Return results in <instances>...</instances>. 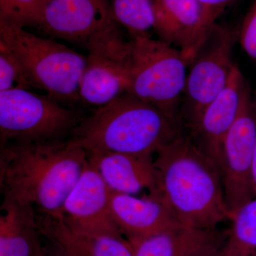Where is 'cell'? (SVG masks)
Here are the masks:
<instances>
[{"label": "cell", "mask_w": 256, "mask_h": 256, "mask_svg": "<svg viewBox=\"0 0 256 256\" xmlns=\"http://www.w3.org/2000/svg\"><path fill=\"white\" fill-rule=\"evenodd\" d=\"M156 154L158 186L149 195L165 205L178 223L214 228L230 220L220 168L191 138L180 134Z\"/></svg>", "instance_id": "cell-1"}, {"label": "cell", "mask_w": 256, "mask_h": 256, "mask_svg": "<svg viewBox=\"0 0 256 256\" xmlns=\"http://www.w3.org/2000/svg\"><path fill=\"white\" fill-rule=\"evenodd\" d=\"M0 150L3 197L28 203L40 214L60 217L88 164L86 152L68 139L8 144Z\"/></svg>", "instance_id": "cell-2"}, {"label": "cell", "mask_w": 256, "mask_h": 256, "mask_svg": "<svg viewBox=\"0 0 256 256\" xmlns=\"http://www.w3.org/2000/svg\"><path fill=\"white\" fill-rule=\"evenodd\" d=\"M180 120L126 92L84 118L68 138L87 153L153 156L180 134Z\"/></svg>", "instance_id": "cell-3"}, {"label": "cell", "mask_w": 256, "mask_h": 256, "mask_svg": "<svg viewBox=\"0 0 256 256\" xmlns=\"http://www.w3.org/2000/svg\"><path fill=\"white\" fill-rule=\"evenodd\" d=\"M0 44L22 64L32 86L56 100H79L86 57L54 40L0 20Z\"/></svg>", "instance_id": "cell-4"}, {"label": "cell", "mask_w": 256, "mask_h": 256, "mask_svg": "<svg viewBox=\"0 0 256 256\" xmlns=\"http://www.w3.org/2000/svg\"><path fill=\"white\" fill-rule=\"evenodd\" d=\"M129 92L178 120L188 64L181 50L151 36L131 38Z\"/></svg>", "instance_id": "cell-5"}, {"label": "cell", "mask_w": 256, "mask_h": 256, "mask_svg": "<svg viewBox=\"0 0 256 256\" xmlns=\"http://www.w3.org/2000/svg\"><path fill=\"white\" fill-rule=\"evenodd\" d=\"M84 118L28 89L0 92V148L68 139Z\"/></svg>", "instance_id": "cell-6"}, {"label": "cell", "mask_w": 256, "mask_h": 256, "mask_svg": "<svg viewBox=\"0 0 256 256\" xmlns=\"http://www.w3.org/2000/svg\"><path fill=\"white\" fill-rule=\"evenodd\" d=\"M236 34L216 24L188 64L182 109L190 130L202 112L226 86L236 64L233 52Z\"/></svg>", "instance_id": "cell-7"}, {"label": "cell", "mask_w": 256, "mask_h": 256, "mask_svg": "<svg viewBox=\"0 0 256 256\" xmlns=\"http://www.w3.org/2000/svg\"><path fill=\"white\" fill-rule=\"evenodd\" d=\"M120 25L102 32L86 46L88 50L79 90V100L100 107L129 92L131 40Z\"/></svg>", "instance_id": "cell-8"}, {"label": "cell", "mask_w": 256, "mask_h": 256, "mask_svg": "<svg viewBox=\"0 0 256 256\" xmlns=\"http://www.w3.org/2000/svg\"><path fill=\"white\" fill-rule=\"evenodd\" d=\"M256 144L254 102L246 86L238 114L223 144L220 172L230 220L256 197L254 178Z\"/></svg>", "instance_id": "cell-9"}, {"label": "cell", "mask_w": 256, "mask_h": 256, "mask_svg": "<svg viewBox=\"0 0 256 256\" xmlns=\"http://www.w3.org/2000/svg\"><path fill=\"white\" fill-rule=\"evenodd\" d=\"M117 25L110 0H45L36 28L54 38L86 46Z\"/></svg>", "instance_id": "cell-10"}, {"label": "cell", "mask_w": 256, "mask_h": 256, "mask_svg": "<svg viewBox=\"0 0 256 256\" xmlns=\"http://www.w3.org/2000/svg\"><path fill=\"white\" fill-rule=\"evenodd\" d=\"M112 191L89 162L64 202L60 218L70 228L122 236L110 210Z\"/></svg>", "instance_id": "cell-11"}, {"label": "cell", "mask_w": 256, "mask_h": 256, "mask_svg": "<svg viewBox=\"0 0 256 256\" xmlns=\"http://www.w3.org/2000/svg\"><path fill=\"white\" fill-rule=\"evenodd\" d=\"M198 0H154V31L188 64L216 24Z\"/></svg>", "instance_id": "cell-12"}, {"label": "cell", "mask_w": 256, "mask_h": 256, "mask_svg": "<svg viewBox=\"0 0 256 256\" xmlns=\"http://www.w3.org/2000/svg\"><path fill=\"white\" fill-rule=\"evenodd\" d=\"M246 86L242 72L236 64L226 86L207 106L196 126L191 130L192 140L218 168L222 162L224 139L238 116Z\"/></svg>", "instance_id": "cell-13"}, {"label": "cell", "mask_w": 256, "mask_h": 256, "mask_svg": "<svg viewBox=\"0 0 256 256\" xmlns=\"http://www.w3.org/2000/svg\"><path fill=\"white\" fill-rule=\"evenodd\" d=\"M110 210L116 226L129 242L182 226L165 205L150 195L139 198L112 191Z\"/></svg>", "instance_id": "cell-14"}, {"label": "cell", "mask_w": 256, "mask_h": 256, "mask_svg": "<svg viewBox=\"0 0 256 256\" xmlns=\"http://www.w3.org/2000/svg\"><path fill=\"white\" fill-rule=\"evenodd\" d=\"M230 229L178 226L129 242L134 256H213L224 246Z\"/></svg>", "instance_id": "cell-15"}, {"label": "cell", "mask_w": 256, "mask_h": 256, "mask_svg": "<svg viewBox=\"0 0 256 256\" xmlns=\"http://www.w3.org/2000/svg\"><path fill=\"white\" fill-rule=\"evenodd\" d=\"M37 222L41 236L65 256H134L124 236L80 232L60 217L38 213Z\"/></svg>", "instance_id": "cell-16"}, {"label": "cell", "mask_w": 256, "mask_h": 256, "mask_svg": "<svg viewBox=\"0 0 256 256\" xmlns=\"http://www.w3.org/2000/svg\"><path fill=\"white\" fill-rule=\"evenodd\" d=\"M88 158L111 191L131 195L156 192L158 175L152 156L92 152Z\"/></svg>", "instance_id": "cell-17"}, {"label": "cell", "mask_w": 256, "mask_h": 256, "mask_svg": "<svg viewBox=\"0 0 256 256\" xmlns=\"http://www.w3.org/2000/svg\"><path fill=\"white\" fill-rule=\"evenodd\" d=\"M37 212L28 203L3 197L0 208V256H33L42 245Z\"/></svg>", "instance_id": "cell-18"}, {"label": "cell", "mask_w": 256, "mask_h": 256, "mask_svg": "<svg viewBox=\"0 0 256 256\" xmlns=\"http://www.w3.org/2000/svg\"><path fill=\"white\" fill-rule=\"evenodd\" d=\"M226 242L213 256H252L256 254V197L232 217Z\"/></svg>", "instance_id": "cell-19"}, {"label": "cell", "mask_w": 256, "mask_h": 256, "mask_svg": "<svg viewBox=\"0 0 256 256\" xmlns=\"http://www.w3.org/2000/svg\"><path fill=\"white\" fill-rule=\"evenodd\" d=\"M154 0H110L116 22L131 38L151 36L154 30Z\"/></svg>", "instance_id": "cell-20"}, {"label": "cell", "mask_w": 256, "mask_h": 256, "mask_svg": "<svg viewBox=\"0 0 256 256\" xmlns=\"http://www.w3.org/2000/svg\"><path fill=\"white\" fill-rule=\"evenodd\" d=\"M45 0H0V20L24 28L36 26Z\"/></svg>", "instance_id": "cell-21"}, {"label": "cell", "mask_w": 256, "mask_h": 256, "mask_svg": "<svg viewBox=\"0 0 256 256\" xmlns=\"http://www.w3.org/2000/svg\"><path fill=\"white\" fill-rule=\"evenodd\" d=\"M33 88L22 66L8 48L0 44V92Z\"/></svg>", "instance_id": "cell-22"}, {"label": "cell", "mask_w": 256, "mask_h": 256, "mask_svg": "<svg viewBox=\"0 0 256 256\" xmlns=\"http://www.w3.org/2000/svg\"><path fill=\"white\" fill-rule=\"evenodd\" d=\"M238 38L244 52L250 58L256 60V0L244 18Z\"/></svg>", "instance_id": "cell-23"}, {"label": "cell", "mask_w": 256, "mask_h": 256, "mask_svg": "<svg viewBox=\"0 0 256 256\" xmlns=\"http://www.w3.org/2000/svg\"><path fill=\"white\" fill-rule=\"evenodd\" d=\"M237 1L238 0H198L210 20L214 22L228 6Z\"/></svg>", "instance_id": "cell-24"}, {"label": "cell", "mask_w": 256, "mask_h": 256, "mask_svg": "<svg viewBox=\"0 0 256 256\" xmlns=\"http://www.w3.org/2000/svg\"><path fill=\"white\" fill-rule=\"evenodd\" d=\"M50 247H45L47 256H65L58 248L52 244H50Z\"/></svg>", "instance_id": "cell-25"}, {"label": "cell", "mask_w": 256, "mask_h": 256, "mask_svg": "<svg viewBox=\"0 0 256 256\" xmlns=\"http://www.w3.org/2000/svg\"><path fill=\"white\" fill-rule=\"evenodd\" d=\"M254 109H255V121H256V144H255V154H254V184H255V188L256 192V98L254 101Z\"/></svg>", "instance_id": "cell-26"}, {"label": "cell", "mask_w": 256, "mask_h": 256, "mask_svg": "<svg viewBox=\"0 0 256 256\" xmlns=\"http://www.w3.org/2000/svg\"><path fill=\"white\" fill-rule=\"evenodd\" d=\"M33 256H47L46 248L43 246H40Z\"/></svg>", "instance_id": "cell-27"}, {"label": "cell", "mask_w": 256, "mask_h": 256, "mask_svg": "<svg viewBox=\"0 0 256 256\" xmlns=\"http://www.w3.org/2000/svg\"><path fill=\"white\" fill-rule=\"evenodd\" d=\"M256 256V254H255V255H254V256Z\"/></svg>", "instance_id": "cell-28"}]
</instances>
